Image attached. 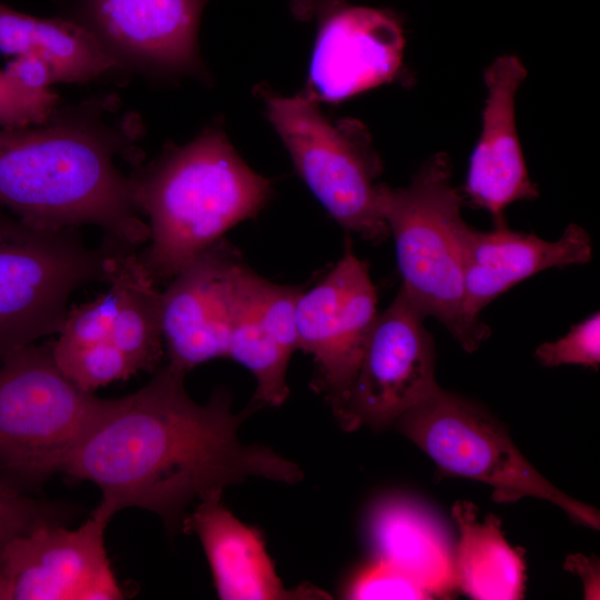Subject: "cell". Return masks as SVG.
Instances as JSON below:
<instances>
[{"label":"cell","mask_w":600,"mask_h":600,"mask_svg":"<svg viewBox=\"0 0 600 600\" xmlns=\"http://www.w3.org/2000/svg\"><path fill=\"white\" fill-rule=\"evenodd\" d=\"M526 77L524 66L512 54L498 57L484 72L482 130L463 190L473 206L491 214L493 226L507 223L509 204L539 196L529 178L516 126V94Z\"/></svg>","instance_id":"obj_16"},{"label":"cell","mask_w":600,"mask_h":600,"mask_svg":"<svg viewBox=\"0 0 600 600\" xmlns=\"http://www.w3.org/2000/svg\"><path fill=\"white\" fill-rule=\"evenodd\" d=\"M183 531L198 537L217 594L223 600L326 599L314 587L288 589L278 576L262 533L240 521L222 502V490L198 499L183 518Z\"/></svg>","instance_id":"obj_18"},{"label":"cell","mask_w":600,"mask_h":600,"mask_svg":"<svg viewBox=\"0 0 600 600\" xmlns=\"http://www.w3.org/2000/svg\"><path fill=\"white\" fill-rule=\"evenodd\" d=\"M1 220H2V214H0V224H1Z\"/></svg>","instance_id":"obj_30"},{"label":"cell","mask_w":600,"mask_h":600,"mask_svg":"<svg viewBox=\"0 0 600 600\" xmlns=\"http://www.w3.org/2000/svg\"><path fill=\"white\" fill-rule=\"evenodd\" d=\"M104 400L61 372L52 341L6 356L0 361L1 479L23 491L62 471Z\"/></svg>","instance_id":"obj_6"},{"label":"cell","mask_w":600,"mask_h":600,"mask_svg":"<svg viewBox=\"0 0 600 600\" xmlns=\"http://www.w3.org/2000/svg\"><path fill=\"white\" fill-rule=\"evenodd\" d=\"M434 463L439 477L476 480L492 499L511 503L531 497L563 510L577 524L599 530V510L544 478L512 441L506 427L478 402L439 386L394 423Z\"/></svg>","instance_id":"obj_7"},{"label":"cell","mask_w":600,"mask_h":600,"mask_svg":"<svg viewBox=\"0 0 600 600\" xmlns=\"http://www.w3.org/2000/svg\"><path fill=\"white\" fill-rule=\"evenodd\" d=\"M301 291L261 277L244 261L237 269L227 357L252 373L251 404L257 409L279 407L288 398L287 370L298 350L296 304Z\"/></svg>","instance_id":"obj_14"},{"label":"cell","mask_w":600,"mask_h":600,"mask_svg":"<svg viewBox=\"0 0 600 600\" xmlns=\"http://www.w3.org/2000/svg\"><path fill=\"white\" fill-rule=\"evenodd\" d=\"M208 0H81L80 16L123 67L190 71Z\"/></svg>","instance_id":"obj_15"},{"label":"cell","mask_w":600,"mask_h":600,"mask_svg":"<svg viewBox=\"0 0 600 600\" xmlns=\"http://www.w3.org/2000/svg\"><path fill=\"white\" fill-rule=\"evenodd\" d=\"M4 71L27 88L33 90H49L54 83L49 69L40 60L20 56L9 62Z\"/></svg>","instance_id":"obj_27"},{"label":"cell","mask_w":600,"mask_h":600,"mask_svg":"<svg viewBox=\"0 0 600 600\" xmlns=\"http://www.w3.org/2000/svg\"><path fill=\"white\" fill-rule=\"evenodd\" d=\"M101 103L53 112L43 123L0 129V203L47 229L93 224L139 249L149 240L132 176L116 164L130 156L128 130L102 118Z\"/></svg>","instance_id":"obj_2"},{"label":"cell","mask_w":600,"mask_h":600,"mask_svg":"<svg viewBox=\"0 0 600 600\" xmlns=\"http://www.w3.org/2000/svg\"><path fill=\"white\" fill-rule=\"evenodd\" d=\"M424 319L401 287L378 313L348 398L336 417L346 431L394 426L438 387L436 348Z\"/></svg>","instance_id":"obj_10"},{"label":"cell","mask_w":600,"mask_h":600,"mask_svg":"<svg viewBox=\"0 0 600 600\" xmlns=\"http://www.w3.org/2000/svg\"><path fill=\"white\" fill-rule=\"evenodd\" d=\"M366 529L373 558L407 573L432 598H451L458 590L456 541L423 501L399 492L381 496L368 509Z\"/></svg>","instance_id":"obj_19"},{"label":"cell","mask_w":600,"mask_h":600,"mask_svg":"<svg viewBox=\"0 0 600 600\" xmlns=\"http://www.w3.org/2000/svg\"><path fill=\"white\" fill-rule=\"evenodd\" d=\"M186 373L167 363L138 391L104 400L62 469L100 489L92 513L110 521L124 508H141L174 532L187 506L207 492L250 477L301 481L294 462L239 440L238 429L256 407L234 412L230 392L221 388L199 404L186 390Z\"/></svg>","instance_id":"obj_1"},{"label":"cell","mask_w":600,"mask_h":600,"mask_svg":"<svg viewBox=\"0 0 600 600\" xmlns=\"http://www.w3.org/2000/svg\"><path fill=\"white\" fill-rule=\"evenodd\" d=\"M266 113L307 187L342 228L372 243L388 237L377 202L382 162L364 126L332 122L304 90L292 97L261 88Z\"/></svg>","instance_id":"obj_8"},{"label":"cell","mask_w":600,"mask_h":600,"mask_svg":"<svg viewBox=\"0 0 600 600\" xmlns=\"http://www.w3.org/2000/svg\"><path fill=\"white\" fill-rule=\"evenodd\" d=\"M404 47L390 11L339 4L323 11L304 89L318 102H340L397 76Z\"/></svg>","instance_id":"obj_12"},{"label":"cell","mask_w":600,"mask_h":600,"mask_svg":"<svg viewBox=\"0 0 600 600\" xmlns=\"http://www.w3.org/2000/svg\"><path fill=\"white\" fill-rule=\"evenodd\" d=\"M540 364L554 368L564 364L597 370L600 364V314L594 312L556 341L543 342L534 350Z\"/></svg>","instance_id":"obj_25"},{"label":"cell","mask_w":600,"mask_h":600,"mask_svg":"<svg viewBox=\"0 0 600 600\" xmlns=\"http://www.w3.org/2000/svg\"><path fill=\"white\" fill-rule=\"evenodd\" d=\"M77 228L47 229L3 216L0 224V361L58 334L79 288L108 283L119 258L137 249L104 236L87 244Z\"/></svg>","instance_id":"obj_5"},{"label":"cell","mask_w":600,"mask_h":600,"mask_svg":"<svg viewBox=\"0 0 600 600\" xmlns=\"http://www.w3.org/2000/svg\"><path fill=\"white\" fill-rule=\"evenodd\" d=\"M0 600H10L9 586L0 570Z\"/></svg>","instance_id":"obj_29"},{"label":"cell","mask_w":600,"mask_h":600,"mask_svg":"<svg viewBox=\"0 0 600 600\" xmlns=\"http://www.w3.org/2000/svg\"><path fill=\"white\" fill-rule=\"evenodd\" d=\"M457 526L454 570L458 590L476 600H519L526 591V551L509 544L500 519L478 520V507L458 500L451 509Z\"/></svg>","instance_id":"obj_21"},{"label":"cell","mask_w":600,"mask_h":600,"mask_svg":"<svg viewBox=\"0 0 600 600\" xmlns=\"http://www.w3.org/2000/svg\"><path fill=\"white\" fill-rule=\"evenodd\" d=\"M131 176L150 231L138 256L157 282L171 280L228 230L260 212L272 194L270 180L240 158L219 127L168 149Z\"/></svg>","instance_id":"obj_3"},{"label":"cell","mask_w":600,"mask_h":600,"mask_svg":"<svg viewBox=\"0 0 600 600\" xmlns=\"http://www.w3.org/2000/svg\"><path fill=\"white\" fill-rule=\"evenodd\" d=\"M347 599H433L431 594L411 577L398 568L378 559L364 564L346 583Z\"/></svg>","instance_id":"obj_24"},{"label":"cell","mask_w":600,"mask_h":600,"mask_svg":"<svg viewBox=\"0 0 600 600\" xmlns=\"http://www.w3.org/2000/svg\"><path fill=\"white\" fill-rule=\"evenodd\" d=\"M564 569L580 577L583 584L584 599L600 598V561L598 557L581 553L569 554Z\"/></svg>","instance_id":"obj_28"},{"label":"cell","mask_w":600,"mask_h":600,"mask_svg":"<svg viewBox=\"0 0 600 600\" xmlns=\"http://www.w3.org/2000/svg\"><path fill=\"white\" fill-rule=\"evenodd\" d=\"M110 280L118 287L119 302L108 344L127 359L134 373L157 371L164 354L157 281L138 251L119 258Z\"/></svg>","instance_id":"obj_22"},{"label":"cell","mask_w":600,"mask_h":600,"mask_svg":"<svg viewBox=\"0 0 600 600\" xmlns=\"http://www.w3.org/2000/svg\"><path fill=\"white\" fill-rule=\"evenodd\" d=\"M369 267L348 241L327 276L302 290L296 304L298 349L314 363L313 389L341 411L378 317Z\"/></svg>","instance_id":"obj_9"},{"label":"cell","mask_w":600,"mask_h":600,"mask_svg":"<svg viewBox=\"0 0 600 600\" xmlns=\"http://www.w3.org/2000/svg\"><path fill=\"white\" fill-rule=\"evenodd\" d=\"M0 52L40 60L54 82H87L123 67L79 20L38 18L1 2Z\"/></svg>","instance_id":"obj_20"},{"label":"cell","mask_w":600,"mask_h":600,"mask_svg":"<svg viewBox=\"0 0 600 600\" xmlns=\"http://www.w3.org/2000/svg\"><path fill=\"white\" fill-rule=\"evenodd\" d=\"M464 266V311L480 312L517 283L550 268L586 264L592 241L579 224H569L560 238L548 241L536 233L511 230L507 223L478 231L463 222L459 231Z\"/></svg>","instance_id":"obj_17"},{"label":"cell","mask_w":600,"mask_h":600,"mask_svg":"<svg viewBox=\"0 0 600 600\" xmlns=\"http://www.w3.org/2000/svg\"><path fill=\"white\" fill-rule=\"evenodd\" d=\"M76 514L73 506L33 499L0 478V553L16 537L44 524H63Z\"/></svg>","instance_id":"obj_23"},{"label":"cell","mask_w":600,"mask_h":600,"mask_svg":"<svg viewBox=\"0 0 600 600\" xmlns=\"http://www.w3.org/2000/svg\"><path fill=\"white\" fill-rule=\"evenodd\" d=\"M58 96L24 87L0 70V126L26 127L46 122L56 111Z\"/></svg>","instance_id":"obj_26"},{"label":"cell","mask_w":600,"mask_h":600,"mask_svg":"<svg viewBox=\"0 0 600 600\" xmlns=\"http://www.w3.org/2000/svg\"><path fill=\"white\" fill-rule=\"evenodd\" d=\"M444 153L430 157L407 187L378 183L377 202L392 236L401 288L424 317L439 320L463 350L473 352L489 327L464 311V266L459 239L462 194L451 183Z\"/></svg>","instance_id":"obj_4"},{"label":"cell","mask_w":600,"mask_h":600,"mask_svg":"<svg viewBox=\"0 0 600 600\" xmlns=\"http://www.w3.org/2000/svg\"><path fill=\"white\" fill-rule=\"evenodd\" d=\"M109 520L92 513L74 530L44 524L0 553L10 600H119L122 589L104 547Z\"/></svg>","instance_id":"obj_11"},{"label":"cell","mask_w":600,"mask_h":600,"mask_svg":"<svg viewBox=\"0 0 600 600\" xmlns=\"http://www.w3.org/2000/svg\"><path fill=\"white\" fill-rule=\"evenodd\" d=\"M242 261L222 238L180 270L161 292L168 363L188 372L228 356L233 281Z\"/></svg>","instance_id":"obj_13"}]
</instances>
